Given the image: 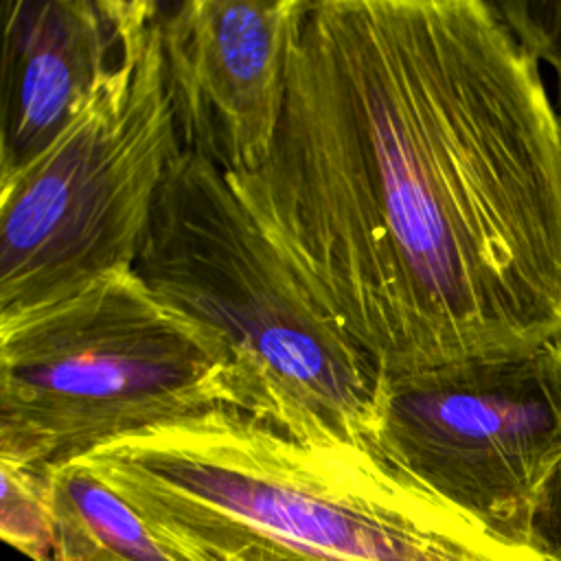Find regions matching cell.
Returning <instances> with one entry per match:
<instances>
[{
    "label": "cell",
    "instance_id": "cell-1",
    "mask_svg": "<svg viewBox=\"0 0 561 561\" xmlns=\"http://www.w3.org/2000/svg\"><path fill=\"white\" fill-rule=\"evenodd\" d=\"M224 175L379 373L561 342V118L495 2H309L272 156Z\"/></svg>",
    "mask_w": 561,
    "mask_h": 561
},
{
    "label": "cell",
    "instance_id": "cell-2",
    "mask_svg": "<svg viewBox=\"0 0 561 561\" xmlns=\"http://www.w3.org/2000/svg\"><path fill=\"white\" fill-rule=\"evenodd\" d=\"M171 548H265L305 561H543L368 447L294 440L232 408L79 458Z\"/></svg>",
    "mask_w": 561,
    "mask_h": 561
},
{
    "label": "cell",
    "instance_id": "cell-3",
    "mask_svg": "<svg viewBox=\"0 0 561 561\" xmlns=\"http://www.w3.org/2000/svg\"><path fill=\"white\" fill-rule=\"evenodd\" d=\"M134 270L221 337L232 410L294 440L366 447L379 370L313 298L224 171L180 151Z\"/></svg>",
    "mask_w": 561,
    "mask_h": 561
},
{
    "label": "cell",
    "instance_id": "cell-4",
    "mask_svg": "<svg viewBox=\"0 0 561 561\" xmlns=\"http://www.w3.org/2000/svg\"><path fill=\"white\" fill-rule=\"evenodd\" d=\"M230 353L134 267L0 313V460L55 469L230 408Z\"/></svg>",
    "mask_w": 561,
    "mask_h": 561
},
{
    "label": "cell",
    "instance_id": "cell-5",
    "mask_svg": "<svg viewBox=\"0 0 561 561\" xmlns=\"http://www.w3.org/2000/svg\"><path fill=\"white\" fill-rule=\"evenodd\" d=\"M160 13L134 33L77 118L28 164L0 175V313L134 267L182 151Z\"/></svg>",
    "mask_w": 561,
    "mask_h": 561
},
{
    "label": "cell",
    "instance_id": "cell-6",
    "mask_svg": "<svg viewBox=\"0 0 561 561\" xmlns=\"http://www.w3.org/2000/svg\"><path fill=\"white\" fill-rule=\"evenodd\" d=\"M366 447L495 539L528 548L535 497L561 460V342L379 373Z\"/></svg>",
    "mask_w": 561,
    "mask_h": 561
},
{
    "label": "cell",
    "instance_id": "cell-7",
    "mask_svg": "<svg viewBox=\"0 0 561 561\" xmlns=\"http://www.w3.org/2000/svg\"><path fill=\"white\" fill-rule=\"evenodd\" d=\"M307 0L162 4L164 83L182 151L234 175L274 149Z\"/></svg>",
    "mask_w": 561,
    "mask_h": 561
},
{
    "label": "cell",
    "instance_id": "cell-8",
    "mask_svg": "<svg viewBox=\"0 0 561 561\" xmlns=\"http://www.w3.org/2000/svg\"><path fill=\"white\" fill-rule=\"evenodd\" d=\"M151 0H4L0 175L37 158L121 64Z\"/></svg>",
    "mask_w": 561,
    "mask_h": 561
},
{
    "label": "cell",
    "instance_id": "cell-9",
    "mask_svg": "<svg viewBox=\"0 0 561 561\" xmlns=\"http://www.w3.org/2000/svg\"><path fill=\"white\" fill-rule=\"evenodd\" d=\"M59 561H180L142 515L81 462L50 469Z\"/></svg>",
    "mask_w": 561,
    "mask_h": 561
},
{
    "label": "cell",
    "instance_id": "cell-10",
    "mask_svg": "<svg viewBox=\"0 0 561 561\" xmlns=\"http://www.w3.org/2000/svg\"><path fill=\"white\" fill-rule=\"evenodd\" d=\"M0 537L31 561H59L50 469L0 460Z\"/></svg>",
    "mask_w": 561,
    "mask_h": 561
},
{
    "label": "cell",
    "instance_id": "cell-11",
    "mask_svg": "<svg viewBox=\"0 0 561 561\" xmlns=\"http://www.w3.org/2000/svg\"><path fill=\"white\" fill-rule=\"evenodd\" d=\"M528 548L543 561H561V460L548 473L535 497Z\"/></svg>",
    "mask_w": 561,
    "mask_h": 561
},
{
    "label": "cell",
    "instance_id": "cell-12",
    "mask_svg": "<svg viewBox=\"0 0 561 561\" xmlns=\"http://www.w3.org/2000/svg\"><path fill=\"white\" fill-rule=\"evenodd\" d=\"M180 561H305L296 557H285L265 548L245 546L230 552H188V550H173Z\"/></svg>",
    "mask_w": 561,
    "mask_h": 561
},
{
    "label": "cell",
    "instance_id": "cell-13",
    "mask_svg": "<svg viewBox=\"0 0 561 561\" xmlns=\"http://www.w3.org/2000/svg\"><path fill=\"white\" fill-rule=\"evenodd\" d=\"M546 59L552 64L554 75H557V101H554V105H557V112H559V118H561V55L552 53Z\"/></svg>",
    "mask_w": 561,
    "mask_h": 561
}]
</instances>
